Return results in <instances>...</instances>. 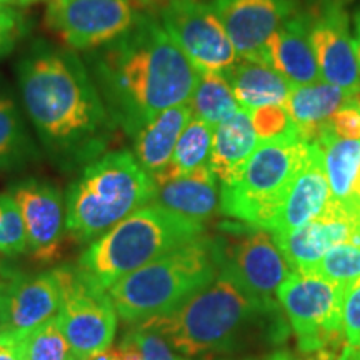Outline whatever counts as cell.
<instances>
[{
	"label": "cell",
	"mask_w": 360,
	"mask_h": 360,
	"mask_svg": "<svg viewBox=\"0 0 360 360\" xmlns=\"http://www.w3.org/2000/svg\"><path fill=\"white\" fill-rule=\"evenodd\" d=\"M200 236L204 222L150 202L90 242L77 265L109 290L120 278Z\"/></svg>",
	"instance_id": "8992f818"
},
{
	"label": "cell",
	"mask_w": 360,
	"mask_h": 360,
	"mask_svg": "<svg viewBox=\"0 0 360 360\" xmlns=\"http://www.w3.org/2000/svg\"><path fill=\"white\" fill-rule=\"evenodd\" d=\"M119 352L122 360H142L141 349L137 347V344H135V340L132 339V335H130L129 332L125 334L122 342H120Z\"/></svg>",
	"instance_id": "74e56055"
},
{
	"label": "cell",
	"mask_w": 360,
	"mask_h": 360,
	"mask_svg": "<svg viewBox=\"0 0 360 360\" xmlns=\"http://www.w3.org/2000/svg\"><path fill=\"white\" fill-rule=\"evenodd\" d=\"M56 274L60 283V307L56 319L75 360L112 347L119 315L109 292L79 265L58 267Z\"/></svg>",
	"instance_id": "9c48e42d"
},
{
	"label": "cell",
	"mask_w": 360,
	"mask_h": 360,
	"mask_svg": "<svg viewBox=\"0 0 360 360\" xmlns=\"http://www.w3.org/2000/svg\"><path fill=\"white\" fill-rule=\"evenodd\" d=\"M8 277H11V276H8ZM8 277H7V274H6V267H4L2 262H0V287H2L4 283L7 282Z\"/></svg>",
	"instance_id": "bcb514c9"
},
{
	"label": "cell",
	"mask_w": 360,
	"mask_h": 360,
	"mask_svg": "<svg viewBox=\"0 0 360 360\" xmlns=\"http://www.w3.org/2000/svg\"><path fill=\"white\" fill-rule=\"evenodd\" d=\"M307 274L332 282L349 283L360 277V245L352 242L334 245Z\"/></svg>",
	"instance_id": "f546056e"
},
{
	"label": "cell",
	"mask_w": 360,
	"mask_h": 360,
	"mask_svg": "<svg viewBox=\"0 0 360 360\" xmlns=\"http://www.w3.org/2000/svg\"><path fill=\"white\" fill-rule=\"evenodd\" d=\"M130 4H132V7L135 8L137 12H148L152 11V8H162L167 0H129Z\"/></svg>",
	"instance_id": "ab89813d"
},
{
	"label": "cell",
	"mask_w": 360,
	"mask_h": 360,
	"mask_svg": "<svg viewBox=\"0 0 360 360\" xmlns=\"http://www.w3.org/2000/svg\"><path fill=\"white\" fill-rule=\"evenodd\" d=\"M220 265V238L200 236L120 278L107 292L117 315L139 323L186 304L212 283Z\"/></svg>",
	"instance_id": "277c9868"
},
{
	"label": "cell",
	"mask_w": 360,
	"mask_h": 360,
	"mask_svg": "<svg viewBox=\"0 0 360 360\" xmlns=\"http://www.w3.org/2000/svg\"><path fill=\"white\" fill-rule=\"evenodd\" d=\"M330 199L323 152L317 142H309L302 164L297 170L270 236H285L322 214Z\"/></svg>",
	"instance_id": "ac0fdd59"
},
{
	"label": "cell",
	"mask_w": 360,
	"mask_h": 360,
	"mask_svg": "<svg viewBox=\"0 0 360 360\" xmlns=\"http://www.w3.org/2000/svg\"><path fill=\"white\" fill-rule=\"evenodd\" d=\"M354 42H355V52H357V62L360 70V8L354 17Z\"/></svg>",
	"instance_id": "7bdbcfd3"
},
{
	"label": "cell",
	"mask_w": 360,
	"mask_h": 360,
	"mask_svg": "<svg viewBox=\"0 0 360 360\" xmlns=\"http://www.w3.org/2000/svg\"><path fill=\"white\" fill-rule=\"evenodd\" d=\"M139 13L129 0H51L45 25L70 51L90 52L124 35Z\"/></svg>",
	"instance_id": "8fae6325"
},
{
	"label": "cell",
	"mask_w": 360,
	"mask_h": 360,
	"mask_svg": "<svg viewBox=\"0 0 360 360\" xmlns=\"http://www.w3.org/2000/svg\"><path fill=\"white\" fill-rule=\"evenodd\" d=\"M220 242L222 267L250 294L260 299H274L292 270L272 236L245 224V229L236 231L232 238H220Z\"/></svg>",
	"instance_id": "7c38bea8"
},
{
	"label": "cell",
	"mask_w": 360,
	"mask_h": 360,
	"mask_svg": "<svg viewBox=\"0 0 360 360\" xmlns=\"http://www.w3.org/2000/svg\"><path fill=\"white\" fill-rule=\"evenodd\" d=\"M357 109L360 110V101H359V103H357Z\"/></svg>",
	"instance_id": "c3c4849f"
},
{
	"label": "cell",
	"mask_w": 360,
	"mask_h": 360,
	"mask_svg": "<svg viewBox=\"0 0 360 360\" xmlns=\"http://www.w3.org/2000/svg\"><path fill=\"white\" fill-rule=\"evenodd\" d=\"M354 200L355 204L360 207V172H359V177H357V182H355V188H354Z\"/></svg>",
	"instance_id": "f6af8a7d"
},
{
	"label": "cell",
	"mask_w": 360,
	"mask_h": 360,
	"mask_svg": "<svg viewBox=\"0 0 360 360\" xmlns=\"http://www.w3.org/2000/svg\"><path fill=\"white\" fill-rule=\"evenodd\" d=\"M259 142L250 114L244 109H237L215 125L209 167L222 186L240 177Z\"/></svg>",
	"instance_id": "44dd1931"
},
{
	"label": "cell",
	"mask_w": 360,
	"mask_h": 360,
	"mask_svg": "<svg viewBox=\"0 0 360 360\" xmlns=\"http://www.w3.org/2000/svg\"><path fill=\"white\" fill-rule=\"evenodd\" d=\"M212 125L204 120L192 117L180 134L177 146L172 154V159L164 169L152 175L155 186L170 182V180L186 177L197 170L209 167L210 150L214 141Z\"/></svg>",
	"instance_id": "484cf974"
},
{
	"label": "cell",
	"mask_w": 360,
	"mask_h": 360,
	"mask_svg": "<svg viewBox=\"0 0 360 360\" xmlns=\"http://www.w3.org/2000/svg\"><path fill=\"white\" fill-rule=\"evenodd\" d=\"M184 357L232 354L247 345L278 344L287 326L274 299H260L220 265L210 285L165 315L139 322Z\"/></svg>",
	"instance_id": "3957f363"
},
{
	"label": "cell",
	"mask_w": 360,
	"mask_h": 360,
	"mask_svg": "<svg viewBox=\"0 0 360 360\" xmlns=\"http://www.w3.org/2000/svg\"><path fill=\"white\" fill-rule=\"evenodd\" d=\"M249 114L255 132L259 135V141L277 137L294 129L285 107H260V109L250 110Z\"/></svg>",
	"instance_id": "1f68e13d"
},
{
	"label": "cell",
	"mask_w": 360,
	"mask_h": 360,
	"mask_svg": "<svg viewBox=\"0 0 360 360\" xmlns=\"http://www.w3.org/2000/svg\"><path fill=\"white\" fill-rule=\"evenodd\" d=\"M162 27L200 72L227 74L237 64L236 47L209 4L167 0L160 8Z\"/></svg>",
	"instance_id": "30bf717a"
},
{
	"label": "cell",
	"mask_w": 360,
	"mask_h": 360,
	"mask_svg": "<svg viewBox=\"0 0 360 360\" xmlns=\"http://www.w3.org/2000/svg\"><path fill=\"white\" fill-rule=\"evenodd\" d=\"M60 307L56 269L32 277L12 276L0 287V335L20 340L52 321Z\"/></svg>",
	"instance_id": "4fadbf2b"
},
{
	"label": "cell",
	"mask_w": 360,
	"mask_h": 360,
	"mask_svg": "<svg viewBox=\"0 0 360 360\" xmlns=\"http://www.w3.org/2000/svg\"><path fill=\"white\" fill-rule=\"evenodd\" d=\"M85 360H122V357H120L119 349L109 347V349L102 350V352L90 355V357H87Z\"/></svg>",
	"instance_id": "60d3db41"
},
{
	"label": "cell",
	"mask_w": 360,
	"mask_h": 360,
	"mask_svg": "<svg viewBox=\"0 0 360 360\" xmlns=\"http://www.w3.org/2000/svg\"><path fill=\"white\" fill-rule=\"evenodd\" d=\"M17 74L27 115L56 160L70 167L103 155L117 124L74 52L35 42Z\"/></svg>",
	"instance_id": "7a4b0ae2"
},
{
	"label": "cell",
	"mask_w": 360,
	"mask_h": 360,
	"mask_svg": "<svg viewBox=\"0 0 360 360\" xmlns=\"http://www.w3.org/2000/svg\"><path fill=\"white\" fill-rule=\"evenodd\" d=\"M0 360H20L19 340L0 335Z\"/></svg>",
	"instance_id": "8d00e7d4"
},
{
	"label": "cell",
	"mask_w": 360,
	"mask_h": 360,
	"mask_svg": "<svg viewBox=\"0 0 360 360\" xmlns=\"http://www.w3.org/2000/svg\"><path fill=\"white\" fill-rule=\"evenodd\" d=\"M360 210L328 202L322 214L285 236L272 237L292 272L307 274L334 245L352 242Z\"/></svg>",
	"instance_id": "2e32d148"
},
{
	"label": "cell",
	"mask_w": 360,
	"mask_h": 360,
	"mask_svg": "<svg viewBox=\"0 0 360 360\" xmlns=\"http://www.w3.org/2000/svg\"><path fill=\"white\" fill-rule=\"evenodd\" d=\"M359 101V97L337 85L319 80L309 85L292 87L285 110L299 137L305 142H314L334 114L345 107L355 105Z\"/></svg>",
	"instance_id": "ffe728a7"
},
{
	"label": "cell",
	"mask_w": 360,
	"mask_h": 360,
	"mask_svg": "<svg viewBox=\"0 0 360 360\" xmlns=\"http://www.w3.org/2000/svg\"><path fill=\"white\" fill-rule=\"evenodd\" d=\"M259 60L278 72L292 87L322 80L310 44L309 17L292 15L265 42Z\"/></svg>",
	"instance_id": "d6986e66"
},
{
	"label": "cell",
	"mask_w": 360,
	"mask_h": 360,
	"mask_svg": "<svg viewBox=\"0 0 360 360\" xmlns=\"http://www.w3.org/2000/svg\"><path fill=\"white\" fill-rule=\"evenodd\" d=\"M238 58L259 60L267 40L295 15L294 0H212Z\"/></svg>",
	"instance_id": "9a60e30c"
},
{
	"label": "cell",
	"mask_w": 360,
	"mask_h": 360,
	"mask_svg": "<svg viewBox=\"0 0 360 360\" xmlns=\"http://www.w3.org/2000/svg\"><path fill=\"white\" fill-rule=\"evenodd\" d=\"M11 195L24 220L29 250L40 262H53L60 255L65 229V204L51 184L24 180L12 187Z\"/></svg>",
	"instance_id": "e0dca14e"
},
{
	"label": "cell",
	"mask_w": 360,
	"mask_h": 360,
	"mask_svg": "<svg viewBox=\"0 0 360 360\" xmlns=\"http://www.w3.org/2000/svg\"><path fill=\"white\" fill-rule=\"evenodd\" d=\"M357 103L339 110L328 120V129L335 135L342 139H360V110Z\"/></svg>",
	"instance_id": "d590c367"
},
{
	"label": "cell",
	"mask_w": 360,
	"mask_h": 360,
	"mask_svg": "<svg viewBox=\"0 0 360 360\" xmlns=\"http://www.w3.org/2000/svg\"><path fill=\"white\" fill-rule=\"evenodd\" d=\"M240 109L247 112L260 107H285L292 85L265 62L238 58L225 74Z\"/></svg>",
	"instance_id": "7402d4cb"
},
{
	"label": "cell",
	"mask_w": 360,
	"mask_h": 360,
	"mask_svg": "<svg viewBox=\"0 0 360 360\" xmlns=\"http://www.w3.org/2000/svg\"><path fill=\"white\" fill-rule=\"evenodd\" d=\"M117 127L135 137L170 107L191 102L200 70L148 12L114 42L85 56Z\"/></svg>",
	"instance_id": "6da1fadb"
},
{
	"label": "cell",
	"mask_w": 360,
	"mask_h": 360,
	"mask_svg": "<svg viewBox=\"0 0 360 360\" xmlns=\"http://www.w3.org/2000/svg\"><path fill=\"white\" fill-rule=\"evenodd\" d=\"M347 283L332 282L312 274L290 272L278 287V304L297 337L302 354L321 349L340 352L345 345L342 304Z\"/></svg>",
	"instance_id": "ba28073f"
},
{
	"label": "cell",
	"mask_w": 360,
	"mask_h": 360,
	"mask_svg": "<svg viewBox=\"0 0 360 360\" xmlns=\"http://www.w3.org/2000/svg\"><path fill=\"white\" fill-rule=\"evenodd\" d=\"M244 360H295V357L290 352H287V350H277V352H270L267 355H260V357Z\"/></svg>",
	"instance_id": "b9f144b4"
},
{
	"label": "cell",
	"mask_w": 360,
	"mask_h": 360,
	"mask_svg": "<svg viewBox=\"0 0 360 360\" xmlns=\"http://www.w3.org/2000/svg\"><path fill=\"white\" fill-rule=\"evenodd\" d=\"M29 32V22L15 7L0 4V58L8 56Z\"/></svg>",
	"instance_id": "d6a6232c"
},
{
	"label": "cell",
	"mask_w": 360,
	"mask_h": 360,
	"mask_svg": "<svg viewBox=\"0 0 360 360\" xmlns=\"http://www.w3.org/2000/svg\"><path fill=\"white\" fill-rule=\"evenodd\" d=\"M34 155V143L27 135L15 102L0 92V169H17Z\"/></svg>",
	"instance_id": "83f0119b"
},
{
	"label": "cell",
	"mask_w": 360,
	"mask_h": 360,
	"mask_svg": "<svg viewBox=\"0 0 360 360\" xmlns=\"http://www.w3.org/2000/svg\"><path fill=\"white\" fill-rule=\"evenodd\" d=\"M152 202L184 217L205 222L220 204L217 177L210 167H204L186 177L160 184Z\"/></svg>",
	"instance_id": "603a6c76"
},
{
	"label": "cell",
	"mask_w": 360,
	"mask_h": 360,
	"mask_svg": "<svg viewBox=\"0 0 360 360\" xmlns=\"http://www.w3.org/2000/svg\"><path fill=\"white\" fill-rule=\"evenodd\" d=\"M337 350H330V349H321L317 352L312 354H304V357L295 359V360H340Z\"/></svg>",
	"instance_id": "f35d334b"
},
{
	"label": "cell",
	"mask_w": 360,
	"mask_h": 360,
	"mask_svg": "<svg viewBox=\"0 0 360 360\" xmlns=\"http://www.w3.org/2000/svg\"><path fill=\"white\" fill-rule=\"evenodd\" d=\"M309 142L295 129L260 141L236 182L220 188V212L250 227L270 231L276 224Z\"/></svg>",
	"instance_id": "52a82bcc"
},
{
	"label": "cell",
	"mask_w": 360,
	"mask_h": 360,
	"mask_svg": "<svg viewBox=\"0 0 360 360\" xmlns=\"http://www.w3.org/2000/svg\"><path fill=\"white\" fill-rule=\"evenodd\" d=\"M29 250L20 210L11 193H0V254L19 255Z\"/></svg>",
	"instance_id": "4dcf8cb0"
},
{
	"label": "cell",
	"mask_w": 360,
	"mask_h": 360,
	"mask_svg": "<svg viewBox=\"0 0 360 360\" xmlns=\"http://www.w3.org/2000/svg\"><path fill=\"white\" fill-rule=\"evenodd\" d=\"M310 44L323 82L360 96V70L349 15L339 2H327L310 20Z\"/></svg>",
	"instance_id": "5bb4252c"
},
{
	"label": "cell",
	"mask_w": 360,
	"mask_h": 360,
	"mask_svg": "<svg viewBox=\"0 0 360 360\" xmlns=\"http://www.w3.org/2000/svg\"><path fill=\"white\" fill-rule=\"evenodd\" d=\"M154 177L129 150L107 152L85 165L67 192L65 227L80 244L94 242L155 195Z\"/></svg>",
	"instance_id": "5b68a950"
},
{
	"label": "cell",
	"mask_w": 360,
	"mask_h": 360,
	"mask_svg": "<svg viewBox=\"0 0 360 360\" xmlns=\"http://www.w3.org/2000/svg\"><path fill=\"white\" fill-rule=\"evenodd\" d=\"M132 339L141 349L142 360H187L184 355L175 354L169 342L164 339L160 334L150 328H143L137 323L132 330H129Z\"/></svg>",
	"instance_id": "836d02e7"
},
{
	"label": "cell",
	"mask_w": 360,
	"mask_h": 360,
	"mask_svg": "<svg viewBox=\"0 0 360 360\" xmlns=\"http://www.w3.org/2000/svg\"><path fill=\"white\" fill-rule=\"evenodd\" d=\"M188 2H199V4H212V0H188Z\"/></svg>",
	"instance_id": "7dc6e473"
},
{
	"label": "cell",
	"mask_w": 360,
	"mask_h": 360,
	"mask_svg": "<svg viewBox=\"0 0 360 360\" xmlns=\"http://www.w3.org/2000/svg\"><path fill=\"white\" fill-rule=\"evenodd\" d=\"M191 107L193 117L212 127L240 109L233 97L231 82L220 72H200V79L191 98Z\"/></svg>",
	"instance_id": "4316f807"
},
{
	"label": "cell",
	"mask_w": 360,
	"mask_h": 360,
	"mask_svg": "<svg viewBox=\"0 0 360 360\" xmlns=\"http://www.w3.org/2000/svg\"><path fill=\"white\" fill-rule=\"evenodd\" d=\"M39 2H44V0H0V4L8 7H29Z\"/></svg>",
	"instance_id": "ee69618b"
},
{
	"label": "cell",
	"mask_w": 360,
	"mask_h": 360,
	"mask_svg": "<svg viewBox=\"0 0 360 360\" xmlns=\"http://www.w3.org/2000/svg\"><path fill=\"white\" fill-rule=\"evenodd\" d=\"M193 117L191 102L164 110L135 135V159L154 175L172 159L180 134Z\"/></svg>",
	"instance_id": "cb8c5ba5"
},
{
	"label": "cell",
	"mask_w": 360,
	"mask_h": 360,
	"mask_svg": "<svg viewBox=\"0 0 360 360\" xmlns=\"http://www.w3.org/2000/svg\"><path fill=\"white\" fill-rule=\"evenodd\" d=\"M323 152L332 204L360 210L354 200V188L360 172V139H342L327 127L317 137Z\"/></svg>",
	"instance_id": "d4e9b609"
},
{
	"label": "cell",
	"mask_w": 360,
	"mask_h": 360,
	"mask_svg": "<svg viewBox=\"0 0 360 360\" xmlns=\"http://www.w3.org/2000/svg\"><path fill=\"white\" fill-rule=\"evenodd\" d=\"M342 323L347 345L360 349V277L347 283L342 304Z\"/></svg>",
	"instance_id": "e575fe53"
},
{
	"label": "cell",
	"mask_w": 360,
	"mask_h": 360,
	"mask_svg": "<svg viewBox=\"0 0 360 360\" xmlns=\"http://www.w3.org/2000/svg\"><path fill=\"white\" fill-rule=\"evenodd\" d=\"M19 349L20 360H75L56 317L20 339Z\"/></svg>",
	"instance_id": "f1b7e54d"
}]
</instances>
